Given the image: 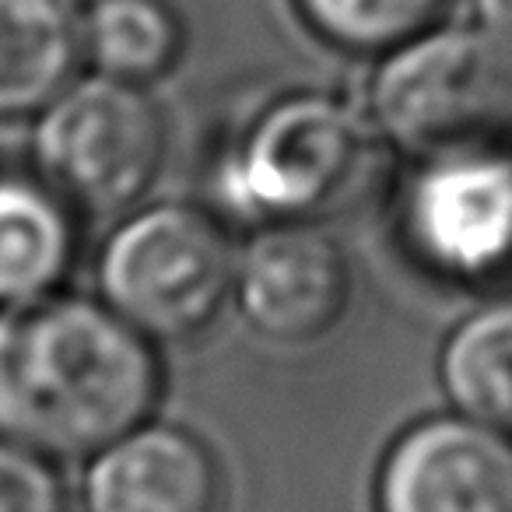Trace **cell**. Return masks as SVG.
Returning a JSON list of instances; mask_svg holds the SVG:
<instances>
[{
    "label": "cell",
    "instance_id": "6da1fadb",
    "mask_svg": "<svg viewBox=\"0 0 512 512\" xmlns=\"http://www.w3.org/2000/svg\"><path fill=\"white\" fill-rule=\"evenodd\" d=\"M162 365L106 302L46 295L0 309V435L46 460L95 456L151 418Z\"/></svg>",
    "mask_w": 512,
    "mask_h": 512
},
{
    "label": "cell",
    "instance_id": "7a4b0ae2",
    "mask_svg": "<svg viewBox=\"0 0 512 512\" xmlns=\"http://www.w3.org/2000/svg\"><path fill=\"white\" fill-rule=\"evenodd\" d=\"M369 106L379 137L414 162L512 144V39L484 25L418 32L386 53Z\"/></svg>",
    "mask_w": 512,
    "mask_h": 512
},
{
    "label": "cell",
    "instance_id": "3957f363",
    "mask_svg": "<svg viewBox=\"0 0 512 512\" xmlns=\"http://www.w3.org/2000/svg\"><path fill=\"white\" fill-rule=\"evenodd\" d=\"M376 134L334 95H288L256 116L221 158L214 190L242 218L267 225L320 221L348 207L369 183Z\"/></svg>",
    "mask_w": 512,
    "mask_h": 512
},
{
    "label": "cell",
    "instance_id": "277c9868",
    "mask_svg": "<svg viewBox=\"0 0 512 512\" xmlns=\"http://www.w3.org/2000/svg\"><path fill=\"white\" fill-rule=\"evenodd\" d=\"M235 260L214 214L193 204L144 207L123 218L102 246V302L148 341H193L225 313Z\"/></svg>",
    "mask_w": 512,
    "mask_h": 512
},
{
    "label": "cell",
    "instance_id": "5b68a950",
    "mask_svg": "<svg viewBox=\"0 0 512 512\" xmlns=\"http://www.w3.org/2000/svg\"><path fill=\"white\" fill-rule=\"evenodd\" d=\"M39 176L85 214H123L158 183L165 123L141 85L71 81L39 113Z\"/></svg>",
    "mask_w": 512,
    "mask_h": 512
},
{
    "label": "cell",
    "instance_id": "8992f818",
    "mask_svg": "<svg viewBox=\"0 0 512 512\" xmlns=\"http://www.w3.org/2000/svg\"><path fill=\"white\" fill-rule=\"evenodd\" d=\"M400 232L449 285L512 281V144L418 158L400 193Z\"/></svg>",
    "mask_w": 512,
    "mask_h": 512
},
{
    "label": "cell",
    "instance_id": "52a82bcc",
    "mask_svg": "<svg viewBox=\"0 0 512 512\" xmlns=\"http://www.w3.org/2000/svg\"><path fill=\"white\" fill-rule=\"evenodd\" d=\"M344 249L313 221H285L256 232L235 260V306L253 334L302 348L334 334L351 306Z\"/></svg>",
    "mask_w": 512,
    "mask_h": 512
},
{
    "label": "cell",
    "instance_id": "ba28073f",
    "mask_svg": "<svg viewBox=\"0 0 512 512\" xmlns=\"http://www.w3.org/2000/svg\"><path fill=\"white\" fill-rule=\"evenodd\" d=\"M376 512H512V435L460 411L418 421L379 467Z\"/></svg>",
    "mask_w": 512,
    "mask_h": 512
},
{
    "label": "cell",
    "instance_id": "9c48e42d",
    "mask_svg": "<svg viewBox=\"0 0 512 512\" xmlns=\"http://www.w3.org/2000/svg\"><path fill=\"white\" fill-rule=\"evenodd\" d=\"M81 505L85 512H221L225 474L193 432L144 421L92 456Z\"/></svg>",
    "mask_w": 512,
    "mask_h": 512
},
{
    "label": "cell",
    "instance_id": "30bf717a",
    "mask_svg": "<svg viewBox=\"0 0 512 512\" xmlns=\"http://www.w3.org/2000/svg\"><path fill=\"white\" fill-rule=\"evenodd\" d=\"M85 57L78 0H0V120L43 113Z\"/></svg>",
    "mask_w": 512,
    "mask_h": 512
},
{
    "label": "cell",
    "instance_id": "8fae6325",
    "mask_svg": "<svg viewBox=\"0 0 512 512\" xmlns=\"http://www.w3.org/2000/svg\"><path fill=\"white\" fill-rule=\"evenodd\" d=\"M74 253V207L46 179L0 172V309L60 292Z\"/></svg>",
    "mask_w": 512,
    "mask_h": 512
},
{
    "label": "cell",
    "instance_id": "7c38bea8",
    "mask_svg": "<svg viewBox=\"0 0 512 512\" xmlns=\"http://www.w3.org/2000/svg\"><path fill=\"white\" fill-rule=\"evenodd\" d=\"M439 383L453 411L512 435V299L456 323L439 351Z\"/></svg>",
    "mask_w": 512,
    "mask_h": 512
},
{
    "label": "cell",
    "instance_id": "4fadbf2b",
    "mask_svg": "<svg viewBox=\"0 0 512 512\" xmlns=\"http://www.w3.org/2000/svg\"><path fill=\"white\" fill-rule=\"evenodd\" d=\"M85 53L99 74L144 88L176 67L183 25L165 0H95L85 11Z\"/></svg>",
    "mask_w": 512,
    "mask_h": 512
},
{
    "label": "cell",
    "instance_id": "5bb4252c",
    "mask_svg": "<svg viewBox=\"0 0 512 512\" xmlns=\"http://www.w3.org/2000/svg\"><path fill=\"white\" fill-rule=\"evenodd\" d=\"M306 22L351 53H390L432 29L446 0H299Z\"/></svg>",
    "mask_w": 512,
    "mask_h": 512
},
{
    "label": "cell",
    "instance_id": "9a60e30c",
    "mask_svg": "<svg viewBox=\"0 0 512 512\" xmlns=\"http://www.w3.org/2000/svg\"><path fill=\"white\" fill-rule=\"evenodd\" d=\"M0 512H71L50 460L0 435Z\"/></svg>",
    "mask_w": 512,
    "mask_h": 512
},
{
    "label": "cell",
    "instance_id": "2e32d148",
    "mask_svg": "<svg viewBox=\"0 0 512 512\" xmlns=\"http://www.w3.org/2000/svg\"><path fill=\"white\" fill-rule=\"evenodd\" d=\"M474 8L484 29L512 39V0H474Z\"/></svg>",
    "mask_w": 512,
    "mask_h": 512
}]
</instances>
